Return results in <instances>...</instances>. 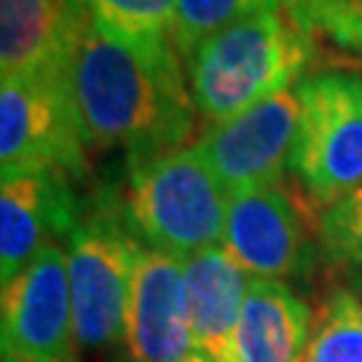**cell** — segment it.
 <instances>
[{
	"mask_svg": "<svg viewBox=\"0 0 362 362\" xmlns=\"http://www.w3.org/2000/svg\"><path fill=\"white\" fill-rule=\"evenodd\" d=\"M175 46H129L81 8L67 78L89 151H124L127 164L180 151L196 105Z\"/></svg>",
	"mask_w": 362,
	"mask_h": 362,
	"instance_id": "1",
	"label": "cell"
},
{
	"mask_svg": "<svg viewBox=\"0 0 362 362\" xmlns=\"http://www.w3.org/2000/svg\"><path fill=\"white\" fill-rule=\"evenodd\" d=\"M314 59V33L296 13L263 8L204 40L188 59L196 113L209 124L228 121L293 89Z\"/></svg>",
	"mask_w": 362,
	"mask_h": 362,
	"instance_id": "2",
	"label": "cell"
},
{
	"mask_svg": "<svg viewBox=\"0 0 362 362\" xmlns=\"http://www.w3.org/2000/svg\"><path fill=\"white\" fill-rule=\"evenodd\" d=\"M228 194L196 148L129 164L121 204L143 245L191 258L226 239Z\"/></svg>",
	"mask_w": 362,
	"mask_h": 362,
	"instance_id": "3",
	"label": "cell"
},
{
	"mask_svg": "<svg viewBox=\"0 0 362 362\" xmlns=\"http://www.w3.org/2000/svg\"><path fill=\"white\" fill-rule=\"evenodd\" d=\"M143 247L121 194L103 188L83 204L81 223L65 242L78 346L107 349L127 336L132 279Z\"/></svg>",
	"mask_w": 362,
	"mask_h": 362,
	"instance_id": "4",
	"label": "cell"
},
{
	"mask_svg": "<svg viewBox=\"0 0 362 362\" xmlns=\"http://www.w3.org/2000/svg\"><path fill=\"white\" fill-rule=\"evenodd\" d=\"M300 100L290 172L311 204L330 207L362 185V76L322 70L296 83Z\"/></svg>",
	"mask_w": 362,
	"mask_h": 362,
	"instance_id": "5",
	"label": "cell"
},
{
	"mask_svg": "<svg viewBox=\"0 0 362 362\" xmlns=\"http://www.w3.org/2000/svg\"><path fill=\"white\" fill-rule=\"evenodd\" d=\"M59 169L73 180L89 175V145L67 73L0 81V172Z\"/></svg>",
	"mask_w": 362,
	"mask_h": 362,
	"instance_id": "6",
	"label": "cell"
},
{
	"mask_svg": "<svg viewBox=\"0 0 362 362\" xmlns=\"http://www.w3.org/2000/svg\"><path fill=\"white\" fill-rule=\"evenodd\" d=\"M300 100L296 86L228 121L209 124L196 151L209 164L228 199L282 185L296 145Z\"/></svg>",
	"mask_w": 362,
	"mask_h": 362,
	"instance_id": "7",
	"label": "cell"
},
{
	"mask_svg": "<svg viewBox=\"0 0 362 362\" xmlns=\"http://www.w3.org/2000/svg\"><path fill=\"white\" fill-rule=\"evenodd\" d=\"M3 362H76L65 245L49 242L3 285Z\"/></svg>",
	"mask_w": 362,
	"mask_h": 362,
	"instance_id": "8",
	"label": "cell"
},
{
	"mask_svg": "<svg viewBox=\"0 0 362 362\" xmlns=\"http://www.w3.org/2000/svg\"><path fill=\"white\" fill-rule=\"evenodd\" d=\"M73 177L59 169L3 177L0 188V279L8 285L49 242H67L83 215Z\"/></svg>",
	"mask_w": 362,
	"mask_h": 362,
	"instance_id": "9",
	"label": "cell"
},
{
	"mask_svg": "<svg viewBox=\"0 0 362 362\" xmlns=\"http://www.w3.org/2000/svg\"><path fill=\"white\" fill-rule=\"evenodd\" d=\"M223 242L252 279L298 276L311 258L300 207L282 185L231 196Z\"/></svg>",
	"mask_w": 362,
	"mask_h": 362,
	"instance_id": "10",
	"label": "cell"
},
{
	"mask_svg": "<svg viewBox=\"0 0 362 362\" xmlns=\"http://www.w3.org/2000/svg\"><path fill=\"white\" fill-rule=\"evenodd\" d=\"M124 341L134 362H182L196 351L180 258L143 247L132 279Z\"/></svg>",
	"mask_w": 362,
	"mask_h": 362,
	"instance_id": "11",
	"label": "cell"
},
{
	"mask_svg": "<svg viewBox=\"0 0 362 362\" xmlns=\"http://www.w3.org/2000/svg\"><path fill=\"white\" fill-rule=\"evenodd\" d=\"M78 19L76 0H0L3 78L67 73Z\"/></svg>",
	"mask_w": 362,
	"mask_h": 362,
	"instance_id": "12",
	"label": "cell"
},
{
	"mask_svg": "<svg viewBox=\"0 0 362 362\" xmlns=\"http://www.w3.org/2000/svg\"><path fill=\"white\" fill-rule=\"evenodd\" d=\"M250 276L226 247H207L182 260V287L196 351L220 362L242 317Z\"/></svg>",
	"mask_w": 362,
	"mask_h": 362,
	"instance_id": "13",
	"label": "cell"
},
{
	"mask_svg": "<svg viewBox=\"0 0 362 362\" xmlns=\"http://www.w3.org/2000/svg\"><path fill=\"white\" fill-rule=\"evenodd\" d=\"M314 311L285 282L252 279L220 362H303Z\"/></svg>",
	"mask_w": 362,
	"mask_h": 362,
	"instance_id": "14",
	"label": "cell"
},
{
	"mask_svg": "<svg viewBox=\"0 0 362 362\" xmlns=\"http://www.w3.org/2000/svg\"><path fill=\"white\" fill-rule=\"evenodd\" d=\"M303 362H362V298L357 290H327L311 317Z\"/></svg>",
	"mask_w": 362,
	"mask_h": 362,
	"instance_id": "15",
	"label": "cell"
},
{
	"mask_svg": "<svg viewBox=\"0 0 362 362\" xmlns=\"http://www.w3.org/2000/svg\"><path fill=\"white\" fill-rule=\"evenodd\" d=\"M107 35L129 46L172 43L177 0H76Z\"/></svg>",
	"mask_w": 362,
	"mask_h": 362,
	"instance_id": "16",
	"label": "cell"
},
{
	"mask_svg": "<svg viewBox=\"0 0 362 362\" xmlns=\"http://www.w3.org/2000/svg\"><path fill=\"white\" fill-rule=\"evenodd\" d=\"M296 8V0H177L175 11V30H172V46L182 62L196 54V49L218 35L220 30L236 25L250 13L263 8Z\"/></svg>",
	"mask_w": 362,
	"mask_h": 362,
	"instance_id": "17",
	"label": "cell"
},
{
	"mask_svg": "<svg viewBox=\"0 0 362 362\" xmlns=\"http://www.w3.org/2000/svg\"><path fill=\"white\" fill-rule=\"evenodd\" d=\"M325 258L338 269H362V185L325 207L317 226Z\"/></svg>",
	"mask_w": 362,
	"mask_h": 362,
	"instance_id": "18",
	"label": "cell"
},
{
	"mask_svg": "<svg viewBox=\"0 0 362 362\" xmlns=\"http://www.w3.org/2000/svg\"><path fill=\"white\" fill-rule=\"evenodd\" d=\"M317 33L362 52V0H327Z\"/></svg>",
	"mask_w": 362,
	"mask_h": 362,
	"instance_id": "19",
	"label": "cell"
},
{
	"mask_svg": "<svg viewBox=\"0 0 362 362\" xmlns=\"http://www.w3.org/2000/svg\"><path fill=\"white\" fill-rule=\"evenodd\" d=\"M320 6H322V0H296V8H293L298 22H303L311 33H314V22H317ZM314 35H317V33H314Z\"/></svg>",
	"mask_w": 362,
	"mask_h": 362,
	"instance_id": "20",
	"label": "cell"
},
{
	"mask_svg": "<svg viewBox=\"0 0 362 362\" xmlns=\"http://www.w3.org/2000/svg\"><path fill=\"white\" fill-rule=\"evenodd\" d=\"M182 362H212V360H209V357H204L202 351H194L191 357H185V360H182Z\"/></svg>",
	"mask_w": 362,
	"mask_h": 362,
	"instance_id": "21",
	"label": "cell"
},
{
	"mask_svg": "<svg viewBox=\"0 0 362 362\" xmlns=\"http://www.w3.org/2000/svg\"><path fill=\"white\" fill-rule=\"evenodd\" d=\"M325 6H327V0H322V6H320V13H317V22H314V33H317V27H320V19H322V13H325Z\"/></svg>",
	"mask_w": 362,
	"mask_h": 362,
	"instance_id": "22",
	"label": "cell"
},
{
	"mask_svg": "<svg viewBox=\"0 0 362 362\" xmlns=\"http://www.w3.org/2000/svg\"><path fill=\"white\" fill-rule=\"evenodd\" d=\"M354 290H357V293H360V298H362V276L357 279V287H354Z\"/></svg>",
	"mask_w": 362,
	"mask_h": 362,
	"instance_id": "23",
	"label": "cell"
}]
</instances>
